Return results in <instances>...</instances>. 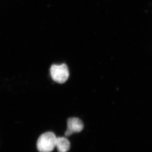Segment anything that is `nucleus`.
I'll list each match as a JSON object with an SVG mask.
<instances>
[{"label": "nucleus", "mask_w": 152, "mask_h": 152, "mask_svg": "<svg viewBox=\"0 0 152 152\" xmlns=\"http://www.w3.org/2000/svg\"><path fill=\"white\" fill-rule=\"evenodd\" d=\"M56 135L53 132L42 134L37 140V150L39 152H51L56 147Z\"/></svg>", "instance_id": "obj_1"}, {"label": "nucleus", "mask_w": 152, "mask_h": 152, "mask_svg": "<svg viewBox=\"0 0 152 152\" xmlns=\"http://www.w3.org/2000/svg\"><path fill=\"white\" fill-rule=\"evenodd\" d=\"M50 74L53 80L60 83H63L66 82L69 75L68 66L65 64L52 65Z\"/></svg>", "instance_id": "obj_2"}, {"label": "nucleus", "mask_w": 152, "mask_h": 152, "mask_svg": "<svg viewBox=\"0 0 152 152\" xmlns=\"http://www.w3.org/2000/svg\"><path fill=\"white\" fill-rule=\"evenodd\" d=\"M67 129L65 135L69 137L73 133L80 132L83 129L84 125L82 121L77 118H70L68 120Z\"/></svg>", "instance_id": "obj_3"}, {"label": "nucleus", "mask_w": 152, "mask_h": 152, "mask_svg": "<svg viewBox=\"0 0 152 152\" xmlns=\"http://www.w3.org/2000/svg\"><path fill=\"white\" fill-rule=\"evenodd\" d=\"M56 147L59 152H67L70 149V142L66 138L57 137Z\"/></svg>", "instance_id": "obj_4"}]
</instances>
